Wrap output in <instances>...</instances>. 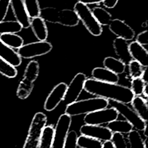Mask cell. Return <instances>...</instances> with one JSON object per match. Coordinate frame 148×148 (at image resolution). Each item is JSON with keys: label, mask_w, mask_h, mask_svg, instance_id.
I'll use <instances>...</instances> for the list:
<instances>
[{"label": "cell", "mask_w": 148, "mask_h": 148, "mask_svg": "<svg viewBox=\"0 0 148 148\" xmlns=\"http://www.w3.org/2000/svg\"><path fill=\"white\" fill-rule=\"evenodd\" d=\"M84 90L88 93L108 100L128 104L134 97L130 88L119 84L87 79Z\"/></svg>", "instance_id": "cell-1"}, {"label": "cell", "mask_w": 148, "mask_h": 148, "mask_svg": "<svg viewBox=\"0 0 148 148\" xmlns=\"http://www.w3.org/2000/svg\"><path fill=\"white\" fill-rule=\"evenodd\" d=\"M109 106L108 100L95 97L86 99L76 101L66 106L65 113L72 116L86 114L100 109L107 108Z\"/></svg>", "instance_id": "cell-2"}, {"label": "cell", "mask_w": 148, "mask_h": 148, "mask_svg": "<svg viewBox=\"0 0 148 148\" xmlns=\"http://www.w3.org/2000/svg\"><path fill=\"white\" fill-rule=\"evenodd\" d=\"M47 123V116L42 112L35 114L23 148H38L41 134Z\"/></svg>", "instance_id": "cell-3"}, {"label": "cell", "mask_w": 148, "mask_h": 148, "mask_svg": "<svg viewBox=\"0 0 148 148\" xmlns=\"http://www.w3.org/2000/svg\"><path fill=\"white\" fill-rule=\"evenodd\" d=\"M73 9L79 20L82 21L87 30L92 35L98 36L101 35L102 28L96 20L91 10L87 5L77 2L74 5Z\"/></svg>", "instance_id": "cell-4"}, {"label": "cell", "mask_w": 148, "mask_h": 148, "mask_svg": "<svg viewBox=\"0 0 148 148\" xmlns=\"http://www.w3.org/2000/svg\"><path fill=\"white\" fill-rule=\"evenodd\" d=\"M109 105L114 108L125 120L131 124L133 128L136 131H142L147 128V123L144 121L137 113L125 103L117 101L108 100Z\"/></svg>", "instance_id": "cell-5"}, {"label": "cell", "mask_w": 148, "mask_h": 148, "mask_svg": "<svg viewBox=\"0 0 148 148\" xmlns=\"http://www.w3.org/2000/svg\"><path fill=\"white\" fill-rule=\"evenodd\" d=\"M71 123L72 118L70 116L64 113L60 116L54 128L51 148H64Z\"/></svg>", "instance_id": "cell-6"}, {"label": "cell", "mask_w": 148, "mask_h": 148, "mask_svg": "<svg viewBox=\"0 0 148 148\" xmlns=\"http://www.w3.org/2000/svg\"><path fill=\"white\" fill-rule=\"evenodd\" d=\"M52 48L53 46L50 42L39 40L23 45L18 49L17 53L21 58L29 59L46 54L52 50Z\"/></svg>", "instance_id": "cell-7"}, {"label": "cell", "mask_w": 148, "mask_h": 148, "mask_svg": "<svg viewBox=\"0 0 148 148\" xmlns=\"http://www.w3.org/2000/svg\"><path fill=\"white\" fill-rule=\"evenodd\" d=\"M119 113L113 108H106L88 114L83 119L85 124L101 125L117 120Z\"/></svg>", "instance_id": "cell-8"}, {"label": "cell", "mask_w": 148, "mask_h": 148, "mask_svg": "<svg viewBox=\"0 0 148 148\" xmlns=\"http://www.w3.org/2000/svg\"><path fill=\"white\" fill-rule=\"evenodd\" d=\"M87 77L83 73H77L67 86L66 92L63 99L64 104L67 106L77 101L81 92L84 90V86Z\"/></svg>", "instance_id": "cell-9"}, {"label": "cell", "mask_w": 148, "mask_h": 148, "mask_svg": "<svg viewBox=\"0 0 148 148\" xmlns=\"http://www.w3.org/2000/svg\"><path fill=\"white\" fill-rule=\"evenodd\" d=\"M80 132L83 135L104 142L110 140L113 134L106 127L90 124L83 125L80 128Z\"/></svg>", "instance_id": "cell-10"}, {"label": "cell", "mask_w": 148, "mask_h": 148, "mask_svg": "<svg viewBox=\"0 0 148 148\" xmlns=\"http://www.w3.org/2000/svg\"><path fill=\"white\" fill-rule=\"evenodd\" d=\"M67 84L64 82H61L56 85L46 98L43 108L45 110L48 112L53 110L63 101Z\"/></svg>", "instance_id": "cell-11"}, {"label": "cell", "mask_w": 148, "mask_h": 148, "mask_svg": "<svg viewBox=\"0 0 148 148\" xmlns=\"http://www.w3.org/2000/svg\"><path fill=\"white\" fill-rule=\"evenodd\" d=\"M109 30L118 38L125 40H131L135 36L134 29L124 21L116 18L112 20L109 24Z\"/></svg>", "instance_id": "cell-12"}, {"label": "cell", "mask_w": 148, "mask_h": 148, "mask_svg": "<svg viewBox=\"0 0 148 148\" xmlns=\"http://www.w3.org/2000/svg\"><path fill=\"white\" fill-rule=\"evenodd\" d=\"M10 5L16 21L21 24L23 28L29 27L31 20L26 11L23 0H10Z\"/></svg>", "instance_id": "cell-13"}, {"label": "cell", "mask_w": 148, "mask_h": 148, "mask_svg": "<svg viewBox=\"0 0 148 148\" xmlns=\"http://www.w3.org/2000/svg\"><path fill=\"white\" fill-rule=\"evenodd\" d=\"M129 51L132 58L140 63L143 67L148 66V52L147 50L136 41L129 44Z\"/></svg>", "instance_id": "cell-14"}, {"label": "cell", "mask_w": 148, "mask_h": 148, "mask_svg": "<svg viewBox=\"0 0 148 148\" xmlns=\"http://www.w3.org/2000/svg\"><path fill=\"white\" fill-rule=\"evenodd\" d=\"M113 46L119 59L125 65L132 60L129 51V44L127 40L117 37L113 42Z\"/></svg>", "instance_id": "cell-15"}, {"label": "cell", "mask_w": 148, "mask_h": 148, "mask_svg": "<svg viewBox=\"0 0 148 148\" xmlns=\"http://www.w3.org/2000/svg\"><path fill=\"white\" fill-rule=\"evenodd\" d=\"M91 75L93 79L102 82L117 83L119 80L118 75L102 67L94 68L91 72Z\"/></svg>", "instance_id": "cell-16"}, {"label": "cell", "mask_w": 148, "mask_h": 148, "mask_svg": "<svg viewBox=\"0 0 148 148\" xmlns=\"http://www.w3.org/2000/svg\"><path fill=\"white\" fill-rule=\"evenodd\" d=\"M0 57L6 60L14 67L19 66L22 62L21 58L13 49L8 47L0 39Z\"/></svg>", "instance_id": "cell-17"}, {"label": "cell", "mask_w": 148, "mask_h": 148, "mask_svg": "<svg viewBox=\"0 0 148 148\" xmlns=\"http://www.w3.org/2000/svg\"><path fill=\"white\" fill-rule=\"evenodd\" d=\"M30 27L35 37L39 41L46 40L48 36V30L45 21L40 17L32 18Z\"/></svg>", "instance_id": "cell-18"}, {"label": "cell", "mask_w": 148, "mask_h": 148, "mask_svg": "<svg viewBox=\"0 0 148 148\" xmlns=\"http://www.w3.org/2000/svg\"><path fill=\"white\" fill-rule=\"evenodd\" d=\"M79 22V18L73 10L65 9L60 10L58 24L66 27H75Z\"/></svg>", "instance_id": "cell-19"}, {"label": "cell", "mask_w": 148, "mask_h": 148, "mask_svg": "<svg viewBox=\"0 0 148 148\" xmlns=\"http://www.w3.org/2000/svg\"><path fill=\"white\" fill-rule=\"evenodd\" d=\"M131 103L133 110L144 121L147 123L148 120L147 100L140 96H134Z\"/></svg>", "instance_id": "cell-20"}, {"label": "cell", "mask_w": 148, "mask_h": 148, "mask_svg": "<svg viewBox=\"0 0 148 148\" xmlns=\"http://www.w3.org/2000/svg\"><path fill=\"white\" fill-rule=\"evenodd\" d=\"M103 65L104 68L117 75L123 73L126 67V65L121 61L113 57L105 58L103 61Z\"/></svg>", "instance_id": "cell-21"}, {"label": "cell", "mask_w": 148, "mask_h": 148, "mask_svg": "<svg viewBox=\"0 0 148 148\" xmlns=\"http://www.w3.org/2000/svg\"><path fill=\"white\" fill-rule=\"evenodd\" d=\"M106 127L113 133L117 132L122 134H128L133 129L132 126L126 120H115L109 123Z\"/></svg>", "instance_id": "cell-22"}, {"label": "cell", "mask_w": 148, "mask_h": 148, "mask_svg": "<svg viewBox=\"0 0 148 148\" xmlns=\"http://www.w3.org/2000/svg\"><path fill=\"white\" fill-rule=\"evenodd\" d=\"M54 128L51 125H46L42 132L38 148H51L54 139Z\"/></svg>", "instance_id": "cell-23"}, {"label": "cell", "mask_w": 148, "mask_h": 148, "mask_svg": "<svg viewBox=\"0 0 148 148\" xmlns=\"http://www.w3.org/2000/svg\"><path fill=\"white\" fill-rule=\"evenodd\" d=\"M0 39L12 49H19L24 44L23 39L16 34H4L0 35Z\"/></svg>", "instance_id": "cell-24"}, {"label": "cell", "mask_w": 148, "mask_h": 148, "mask_svg": "<svg viewBox=\"0 0 148 148\" xmlns=\"http://www.w3.org/2000/svg\"><path fill=\"white\" fill-rule=\"evenodd\" d=\"M76 145L80 148H102L103 143L99 140L81 135L77 138Z\"/></svg>", "instance_id": "cell-25"}, {"label": "cell", "mask_w": 148, "mask_h": 148, "mask_svg": "<svg viewBox=\"0 0 148 148\" xmlns=\"http://www.w3.org/2000/svg\"><path fill=\"white\" fill-rule=\"evenodd\" d=\"M59 12L54 7H45L40 9L39 17L45 21L51 23H58Z\"/></svg>", "instance_id": "cell-26"}, {"label": "cell", "mask_w": 148, "mask_h": 148, "mask_svg": "<svg viewBox=\"0 0 148 148\" xmlns=\"http://www.w3.org/2000/svg\"><path fill=\"white\" fill-rule=\"evenodd\" d=\"M39 72V64L37 61H31L27 65L23 78L34 83L37 79Z\"/></svg>", "instance_id": "cell-27"}, {"label": "cell", "mask_w": 148, "mask_h": 148, "mask_svg": "<svg viewBox=\"0 0 148 148\" xmlns=\"http://www.w3.org/2000/svg\"><path fill=\"white\" fill-rule=\"evenodd\" d=\"M96 20L101 25H109L112 19L111 14L104 8L95 7L91 10Z\"/></svg>", "instance_id": "cell-28"}, {"label": "cell", "mask_w": 148, "mask_h": 148, "mask_svg": "<svg viewBox=\"0 0 148 148\" xmlns=\"http://www.w3.org/2000/svg\"><path fill=\"white\" fill-rule=\"evenodd\" d=\"M34 88V83L23 78L18 86L16 94L21 99H26L31 94Z\"/></svg>", "instance_id": "cell-29"}, {"label": "cell", "mask_w": 148, "mask_h": 148, "mask_svg": "<svg viewBox=\"0 0 148 148\" xmlns=\"http://www.w3.org/2000/svg\"><path fill=\"white\" fill-rule=\"evenodd\" d=\"M23 29L22 26L17 21H0V34H16Z\"/></svg>", "instance_id": "cell-30"}, {"label": "cell", "mask_w": 148, "mask_h": 148, "mask_svg": "<svg viewBox=\"0 0 148 148\" xmlns=\"http://www.w3.org/2000/svg\"><path fill=\"white\" fill-rule=\"evenodd\" d=\"M23 1L29 18L39 17L40 8L38 0H23Z\"/></svg>", "instance_id": "cell-31"}, {"label": "cell", "mask_w": 148, "mask_h": 148, "mask_svg": "<svg viewBox=\"0 0 148 148\" xmlns=\"http://www.w3.org/2000/svg\"><path fill=\"white\" fill-rule=\"evenodd\" d=\"M128 142L130 148H146L143 139L139 132L136 130H132L128 134Z\"/></svg>", "instance_id": "cell-32"}, {"label": "cell", "mask_w": 148, "mask_h": 148, "mask_svg": "<svg viewBox=\"0 0 148 148\" xmlns=\"http://www.w3.org/2000/svg\"><path fill=\"white\" fill-rule=\"evenodd\" d=\"M0 73L5 77L13 78L17 75V70L16 67L0 57Z\"/></svg>", "instance_id": "cell-33"}, {"label": "cell", "mask_w": 148, "mask_h": 148, "mask_svg": "<svg viewBox=\"0 0 148 148\" xmlns=\"http://www.w3.org/2000/svg\"><path fill=\"white\" fill-rule=\"evenodd\" d=\"M146 84L147 83L140 77L132 79L131 83L130 89L134 96H140L142 95Z\"/></svg>", "instance_id": "cell-34"}, {"label": "cell", "mask_w": 148, "mask_h": 148, "mask_svg": "<svg viewBox=\"0 0 148 148\" xmlns=\"http://www.w3.org/2000/svg\"><path fill=\"white\" fill-rule=\"evenodd\" d=\"M128 68L130 75L132 79L140 77L144 71L142 65L134 60L128 63Z\"/></svg>", "instance_id": "cell-35"}, {"label": "cell", "mask_w": 148, "mask_h": 148, "mask_svg": "<svg viewBox=\"0 0 148 148\" xmlns=\"http://www.w3.org/2000/svg\"><path fill=\"white\" fill-rule=\"evenodd\" d=\"M110 141L114 148H128L127 140L122 134L113 133Z\"/></svg>", "instance_id": "cell-36"}, {"label": "cell", "mask_w": 148, "mask_h": 148, "mask_svg": "<svg viewBox=\"0 0 148 148\" xmlns=\"http://www.w3.org/2000/svg\"><path fill=\"white\" fill-rule=\"evenodd\" d=\"M77 138V133L72 130L69 132L64 148H77L76 139Z\"/></svg>", "instance_id": "cell-37"}, {"label": "cell", "mask_w": 148, "mask_h": 148, "mask_svg": "<svg viewBox=\"0 0 148 148\" xmlns=\"http://www.w3.org/2000/svg\"><path fill=\"white\" fill-rule=\"evenodd\" d=\"M10 0H0V21L4 20L10 6Z\"/></svg>", "instance_id": "cell-38"}, {"label": "cell", "mask_w": 148, "mask_h": 148, "mask_svg": "<svg viewBox=\"0 0 148 148\" xmlns=\"http://www.w3.org/2000/svg\"><path fill=\"white\" fill-rule=\"evenodd\" d=\"M136 41L142 46L148 44V32L147 30L143 31L139 33L136 39Z\"/></svg>", "instance_id": "cell-39"}, {"label": "cell", "mask_w": 148, "mask_h": 148, "mask_svg": "<svg viewBox=\"0 0 148 148\" xmlns=\"http://www.w3.org/2000/svg\"><path fill=\"white\" fill-rule=\"evenodd\" d=\"M118 1L119 0H103L102 3L106 8L112 9L117 5Z\"/></svg>", "instance_id": "cell-40"}, {"label": "cell", "mask_w": 148, "mask_h": 148, "mask_svg": "<svg viewBox=\"0 0 148 148\" xmlns=\"http://www.w3.org/2000/svg\"><path fill=\"white\" fill-rule=\"evenodd\" d=\"M102 1L103 0H77V2L87 5L88 4L99 3L101 2H102Z\"/></svg>", "instance_id": "cell-41"}, {"label": "cell", "mask_w": 148, "mask_h": 148, "mask_svg": "<svg viewBox=\"0 0 148 148\" xmlns=\"http://www.w3.org/2000/svg\"><path fill=\"white\" fill-rule=\"evenodd\" d=\"M102 148H114L110 140L105 141L103 143Z\"/></svg>", "instance_id": "cell-42"}]
</instances>
